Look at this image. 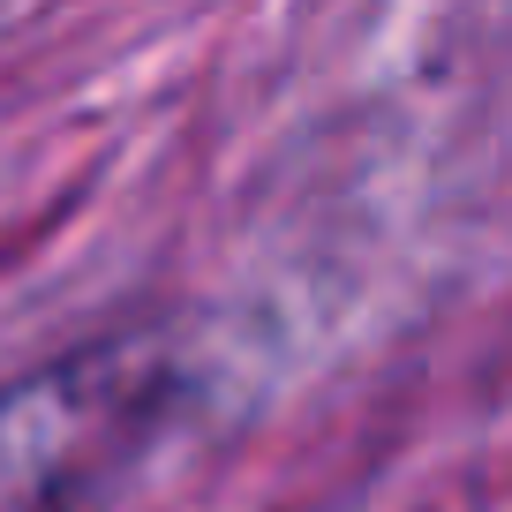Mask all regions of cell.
I'll return each mask as SVG.
<instances>
[{"label": "cell", "mask_w": 512, "mask_h": 512, "mask_svg": "<svg viewBox=\"0 0 512 512\" xmlns=\"http://www.w3.org/2000/svg\"><path fill=\"white\" fill-rule=\"evenodd\" d=\"M189 362L166 332H98L0 384V512H98L174 430Z\"/></svg>", "instance_id": "1"}]
</instances>
